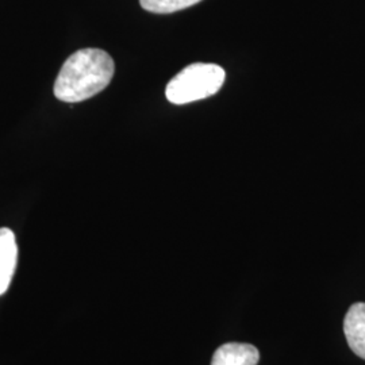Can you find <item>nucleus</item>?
<instances>
[{
  "mask_svg": "<svg viewBox=\"0 0 365 365\" xmlns=\"http://www.w3.org/2000/svg\"><path fill=\"white\" fill-rule=\"evenodd\" d=\"M202 0H140L141 7L155 14H170L195 6Z\"/></svg>",
  "mask_w": 365,
  "mask_h": 365,
  "instance_id": "nucleus-6",
  "label": "nucleus"
},
{
  "mask_svg": "<svg viewBox=\"0 0 365 365\" xmlns=\"http://www.w3.org/2000/svg\"><path fill=\"white\" fill-rule=\"evenodd\" d=\"M225 78L223 68L217 64H191L170 80L165 95L173 105L192 103L215 95L221 90Z\"/></svg>",
  "mask_w": 365,
  "mask_h": 365,
  "instance_id": "nucleus-2",
  "label": "nucleus"
},
{
  "mask_svg": "<svg viewBox=\"0 0 365 365\" xmlns=\"http://www.w3.org/2000/svg\"><path fill=\"white\" fill-rule=\"evenodd\" d=\"M260 352L250 344L227 342L220 346L211 360V365H257Z\"/></svg>",
  "mask_w": 365,
  "mask_h": 365,
  "instance_id": "nucleus-4",
  "label": "nucleus"
},
{
  "mask_svg": "<svg viewBox=\"0 0 365 365\" xmlns=\"http://www.w3.org/2000/svg\"><path fill=\"white\" fill-rule=\"evenodd\" d=\"M344 333L354 354L365 360V303H354L344 319Z\"/></svg>",
  "mask_w": 365,
  "mask_h": 365,
  "instance_id": "nucleus-5",
  "label": "nucleus"
},
{
  "mask_svg": "<svg viewBox=\"0 0 365 365\" xmlns=\"http://www.w3.org/2000/svg\"><path fill=\"white\" fill-rule=\"evenodd\" d=\"M18 262V245L13 230L0 229V295L11 284Z\"/></svg>",
  "mask_w": 365,
  "mask_h": 365,
  "instance_id": "nucleus-3",
  "label": "nucleus"
},
{
  "mask_svg": "<svg viewBox=\"0 0 365 365\" xmlns=\"http://www.w3.org/2000/svg\"><path fill=\"white\" fill-rule=\"evenodd\" d=\"M115 66L102 49H80L68 57L54 83V95L66 103H78L103 91L114 76Z\"/></svg>",
  "mask_w": 365,
  "mask_h": 365,
  "instance_id": "nucleus-1",
  "label": "nucleus"
}]
</instances>
